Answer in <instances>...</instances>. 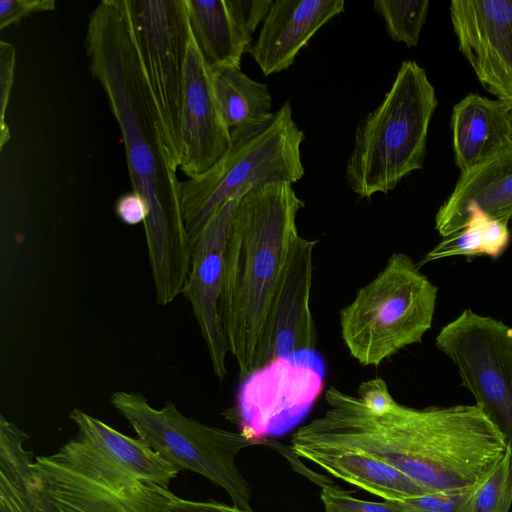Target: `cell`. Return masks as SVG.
<instances>
[{
    "label": "cell",
    "mask_w": 512,
    "mask_h": 512,
    "mask_svg": "<svg viewBox=\"0 0 512 512\" xmlns=\"http://www.w3.org/2000/svg\"><path fill=\"white\" fill-rule=\"evenodd\" d=\"M477 485L387 502L399 512H473V495Z\"/></svg>",
    "instance_id": "4316f807"
},
{
    "label": "cell",
    "mask_w": 512,
    "mask_h": 512,
    "mask_svg": "<svg viewBox=\"0 0 512 512\" xmlns=\"http://www.w3.org/2000/svg\"><path fill=\"white\" fill-rule=\"evenodd\" d=\"M512 108L499 100L468 94L454 105L451 129L455 163L468 172L512 148Z\"/></svg>",
    "instance_id": "ac0fdd59"
},
{
    "label": "cell",
    "mask_w": 512,
    "mask_h": 512,
    "mask_svg": "<svg viewBox=\"0 0 512 512\" xmlns=\"http://www.w3.org/2000/svg\"><path fill=\"white\" fill-rule=\"evenodd\" d=\"M343 0H275L249 52L265 76L287 70L300 50L330 19Z\"/></svg>",
    "instance_id": "2e32d148"
},
{
    "label": "cell",
    "mask_w": 512,
    "mask_h": 512,
    "mask_svg": "<svg viewBox=\"0 0 512 512\" xmlns=\"http://www.w3.org/2000/svg\"><path fill=\"white\" fill-rule=\"evenodd\" d=\"M317 242L299 236L294 245L256 369L297 351L315 349L316 329L310 309V296L313 250Z\"/></svg>",
    "instance_id": "9a60e30c"
},
{
    "label": "cell",
    "mask_w": 512,
    "mask_h": 512,
    "mask_svg": "<svg viewBox=\"0 0 512 512\" xmlns=\"http://www.w3.org/2000/svg\"><path fill=\"white\" fill-rule=\"evenodd\" d=\"M304 202L290 183L249 190L235 210L226 248L221 317L240 378L256 369L271 313L299 238Z\"/></svg>",
    "instance_id": "3957f363"
},
{
    "label": "cell",
    "mask_w": 512,
    "mask_h": 512,
    "mask_svg": "<svg viewBox=\"0 0 512 512\" xmlns=\"http://www.w3.org/2000/svg\"><path fill=\"white\" fill-rule=\"evenodd\" d=\"M28 436L0 416V512H41L32 485V452Z\"/></svg>",
    "instance_id": "603a6c76"
},
{
    "label": "cell",
    "mask_w": 512,
    "mask_h": 512,
    "mask_svg": "<svg viewBox=\"0 0 512 512\" xmlns=\"http://www.w3.org/2000/svg\"><path fill=\"white\" fill-rule=\"evenodd\" d=\"M473 209L505 222L512 218V148L461 173L436 214L435 229L443 238L457 233Z\"/></svg>",
    "instance_id": "e0dca14e"
},
{
    "label": "cell",
    "mask_w": 512,
    "mask_h": 512,
    "mask_svg": "<svg viewBox=\"0 0 512 512\" xmlns=\"http://www.w3.org/2000/svg\"><path fill=\"white\" fill-rule=\"evenodd\" d=\"M115 213L125 224L144 223L148 216V207L144 199L132 191L121 195L115 203Z\"/></svg>",
    "instance_id": "836d02e7"
},
{
    "label": "cell",
    "mask_w": 512,
    "mask_h": 512,
    "mask_svg": "<svg viewBox=\"0 0 512 512\" xmlns=\"http://www.w3.org/2000/svg\"><path fill=\"white\" fill-rule=\"evenodd\" d=\"M485 256L498 259L510 242L508 222L488 216L484 228Z\"/></svg>",
    "instance_id": "d6a6232c"
},
{
    "label": "cell",
    "mask_w": 512,
    "mask_h": 512,
    "mask_svg": "<svg viewBox=\"0 0 512 512\" xmlns=\"http://www.w3.org/2000/svg\"><path fill=\"white\" fill-rule=\"evenodd\" d=\"M304 137L289 101L266 122L231 130L224 155L201 175L182 182L181 208L190 239L230 199L253 188L302 179Z\"/></svg>",
    "instance_id": "5b68a950"
},
{
    "label": "cell",
    "mask_w": 512,
    "mask_h": 512,
    "mask_svg": "<svg viewBox=\"0 0 512 512\" xmlns=\"http://www.w3.org/2000/svg\"><path fill=\"white\" fill-rule=\"evenodd\" d=\"M85 49L124 142L132 190L146 202L144 221L156 301L182 293L191 239L181 208L179 164L135 40L127 0H103L91 12Z\"/></svg>",
    "instance_id": "6da1fadb"
},
{
    "label": "cell",
    "mask_w": 512,
    "mask_h": 512,
    "mask_svg": "<svg viewBox=\"0 0 512 512\" xmlns=\"http://www.w3.org/2000/svg\"><path fill=\"white\" fill-rule=\"evenodd\" d=\"M488 218L484 212L473 209L466 225L455 234L443 238L418 263V267L452 256H485L484 228Z\"/></svg>",
    "instance_id": "484cf974"
},
{
    "label": "cell",
    "mask_w": 512,
    "mask_h": 512,
    "mask_svg": "<svg viewBox=\"0 0 512 512\" xmlns=\"http://www.w3.org/2000/svg\"><path fill=\"white\" fill-rule=\"evenodd\" d=\"M319 417L295 433L299 446L364 453L400 470L431 492L479 484L508 449L504 435L474 405L407 407L383 415L332 386Z\"/></svg>",
    "instance_id": "7a4b0ae2"
},
{
    "label": "cell",
    "mask_w": 512,
    "mask_h": 512,
    "mask_svg": "<svg viewBox=\"0 0 512 512\" xmlns=\"http://www.w3.org/2000/svg\"><path fill=\"white\" fill-rule=\"evenodd\" d=\"M438 288L413 259L395 252L384 268L340 310L341 337L364 366H379L422 341L431 328Z\"/></svg>",
    "instance_id": "8992f818"
},
{
    "label": "cell",
    "mask_w": 512,
    "mask_h": 512,
    "mask_svg": "<svg viewBox=\"0 0 512 512\" xmlns=\"http://www.w3.org/2000/svg\"><path fill=\"white\" fill-rule=\"evenodd\" d=\"M275 0H225L232 22L250 48L252 34L264 22Z\"/></svg>",
    "instance_id": "83f0119b"
},
{
    "label": "cell",
    "mask_w": 512,
    "mask_h": 512,
    "mask_svg": "<svg viewBox=\"0 0 512 512\" xmlns=\"http://www.w3.org/2000/svg\"><path fill=\"white\" fill-rule=\"evenodd\" d=\"M185 2L193 41L207 67H240L249 47L234 26L225 0Z\"/></svg>",
    "instance_id": "44dd1931"
},
{
    "label": "cell",
    "mask_w": 512,
    "mask_h": 512,
    "mask_svg": "<svg viewBox=\"0 0 512 512\" xmlns=\"http://www.w3.org/2000/svg\"><path fill=\"white\" fill-rule=\"evenodd\" d=\"M375 11L384 19L387 33L407 47L418 44L424 26L428 0H374Z\"/></svg>",
    "instance_id": "cb8c5ba5"
},
{
    "label": "cell",
    "mask_w": 512,
    "mask_h": 512,
    "mask_svg": "<svg viewBox=\"0 0 512 512\" xmlns=\"http://www.w3.org/2000/svg\"><path fill=\"white\" fill-rule=\"evenodd\" d=\"M231 131L224 123L212 91L209 68L190 41L181 103L179 168L194 178L227 151Z\"/></svg>",
    "instance_id": "5bb4252c"
},
{
    "label": "cell",
    "mask_w": 512,
    "mask_h": 512,
    "mask_svg": "<svg viewBox=\"0 0 512 512\" xmlns=\"http://www.w3.org/2000/svg\"><path fill=\"white\" fill-rule=\"evenodd\" d=\"M326 366L315 349L278 358L241 379L234 407L240 433L259 444L305 418L324 388Z\"/></svg>",
    "instance_id": "30bf717a"
},
{
    "label": "cell",
    "mask_w": 512,
    "mask_h": 512,
    "mask_svg": "<svg viewBox=\"0 0 512 512\" xmlns=\"http://www.w3.org/2000/svg\"><path fill=\"white\" fill-rule=\"evenodd\" d=\"M459 50L483 87L512 108V0H454Z\"/></svg>",
    "instance_id": "4fadbf2b"
},
{
    "label": "cell",
    "mask_w": 512,
    "mask_h": 512,
    "mask_svg": "<svg viewBox=\"0 0 512 512\" xmlns=\"http://www.w3.org/2000/svg\"><path fill=\"white\" fill-rule=\"evenodd\" d=\"M435 89L415 61H404L390 90L357 125L346 165L347 186L359 197L388 193L423 166L437 106Z\"/></svg>",
    "instance_id": "277c9868"
},
{
    "label": "cell",
    "mask_w": 512,
    "mask_h": 512,
    "mask_svg": "<svg viewBox=\"0 0 512 512\" xmlns=\"http://www.w3.org/2000/svg\"><path fill=\"white\" fill-rule=\"evenodd\" d=\"M133 32L169 142L180 161V117L192 34L185 0H127Z\"/></svg>",
    "instance_id": "8fae6325"
},
{
    "label": "cell",
    "mask_w": 512,
    "mask_h": 512,
    "mask_svg": "<svg viewBox=\"0 0 512 512\" xmlns=\"http://www.w3.org/2000/svg\"><path fill=\"white\" fill-rule=\"evenodd\" d=\"M209 74L218 110L230 131L266 122L273 116L266 84L251 79L240 67L213 68Z\"/></svg>",
    "instance_id": "7402d4cb"
},
{
    "label": "cell",
    "mask_w": 512,
    "mask_h": 512,
    "mask_svg": "<svg viewBox=\"0 0 512 512\" xmlns=\"http://www.w3.org/2000/svg\"><path fill=\"white\" fill-rule=\"evenodd\" d=\"M167 512H253L217 501H191L177 497L171 502Z\"/></svg>",
    "instance_id": "e575fe53"
},
{
    "label": "cell",
    "mask_w": 512,
    "mask_h": 512,
    "mask_svg": "<svg viewBox=\"0 0 512 512\" xmlns=\"http://www.w3.org/2000/svg\"><path fill=\"white\" fill-rule=\"evenodd\" d=\"M69 417L78 428V436L143 479L168 487L181 470L144 441L128 437L79 409H73Z\"/></svg>",
    "instance_id": "ffe728a7"
},
{
    "label": "cell",
    "mask_w": 512,
    "mask_h": 512,
    "mask_svg": "<svg viewBox=\"0 0 512 512\" xmlns=\"http://www.w3.org/2000/svg\"><path fill=\"white\" fill-rule=\"evenodd\" d=\"M113 407L130 423L138 439L181 469L196 472L230 496L233 505L252 510V490L236 464L239 452L259 444L242 433L209 426L183 415L173 402L152 407L138 392L116 391Z\"/></svg>",
    "instance_id": "ba28073f"
},
{
    "label": "cell",
    "mask_w": 512,
    "mask_h": 512,
    "mask_svg": "<svg viewBox=\"0 0 512 512\" xmlns=\"http://www.w3.org/2000/svg\"><path fill=\"white\" fill-rule=\"evenodd\" d=\"M15 48L9 42L0 41V148L3 149L10 139L6 123V111L14 81Z\"/></svg>",
    "instance_id": "f546056e"
},
{
    "label": "cell",
    "mask_w": 512,
    "mask_h": 512,
    "mask_svg": "<svg viewBox=\"0 0 512 512\" xmlns=\"http://www.w3.org/2000/svg\"><path fill=\"white\" fill-rule=\"evenodd\" d=\"M511 116H512V111H511Z\"/></svg>",
    "instance_id": "d590c367"
},
{
    "label": "cell",
    "mask_w": 512,
    "mask_h": 512,
    "mask_svg": "<svg viewBox=\"0 0 512 512\" xmlns=\"http://www.w3.org/2000/svg\"><path fill=\"white\" fill-rule=\"evenodd\" d=\"M55 6L53 0H1L0 29L3 30L34 13L54 10Z\"/></svg>",
    "instance_id": "4dcf8cb0"
},
{
    "label": "cell",
    "mask_w": 512,
    "mask_h": 512,
    "mask_svg": "<svg viewBox=\"0 0 512 512\" xmlns=\"http://www.w3.org/2000/svg\"><path fill=\"white\" fill-rule=\"evenodd\" d=\"M320 498L324 512H399L387 501L372 502L355 498L331 482L324 483Z\"/></svg>",
    "instance_id": "f1b7e54d"
},
{
    "label": "cell",
    "mask_w": 512,
    "mask_h": 512,
    "mask_svg": "<svg viewBox=\"0 0 512 512\" xmlns=\"http://www.w3.org/2000/svg\"><path fill=\"white\" fill-rule=\"evenodd\" d=\"M435 340L512 453V327L465 309Z\"/></svg>",
    "instance_id": "9c48e42d"
},
{
    "label": "cell",
    "mask_w": 512,
    "mask_h": 512,
    "mask_svg": "<svg viewBox=\"0 0 512 512\" xmlns=\"http://www.w3.org/2000/svg\"><path fill=\"white\" fill-rule=\"evenodd\" d=\"M357 397L370 412L376 415L388 412L396 401L382 378L362 382L357 390Z\"/></svg>",
    "instance_id": "1f68e13d"
},
{
    "label": "cell",
    "mask_w": 512,
    "mask_h": 512,
    "mask_svg": "<svg viewBox=\"0 0 512 512\" xmlns=\"http://www.w3.org/2000/svg\"><path fill=\"white\" fill-rule=\"evenodd\" d=\"M512 508V453L508 448L476 486L473 512H509Z\"/></svg>",
    "instance_id": "d4e9b609"
},
{
    "label": "cell",
    "mask_w": 512,
    "mask_h": 512,
    "mask_svg": "<svg viewBox=\"0 0 512 512\" xmlns=\"http://www.w3.org/2000/svg\"><path fill=\"white\" fill-rule=\"evenodd\" d=\"M241 197L230 199L219 207L191 240L189 272L182 290L191 305L212 370L219 380L226 378L229 353L221 317L226 248Z\"/></svg>",
    "instance_id": "7c38bea8"
},
{
    "label": "cell",
    "mask_w": 512,
    "mask_h": 512,
    "mask_svg": "<svg viewBox=\"0 0 512 512\" xmlns=\"http://www.w3.org/2000/svg\"><path fill=\"white\" fill-rule=\"evenodd\" d=\"M291 451L334 477L384 501L402 500L431 492L392 465L358 451L313 446H291Z\"/></svg>",
    "instance_id": "d6986e66"
},
{
    "label": "cell",
    "mask_w": 512,
    "mask_h": 512,
    "mask_svg": "<svg viewBox=\"0 0 512 512\" xmlns=\"http://www.w3.org/2000/svg\"><path fill=\"white\" fill-rule=\"evenodd\" d=\"M31 469L41 512H167L178 497L80 436L36 457Z\"/></svg>",
    "instance_id": "52a82bcc"
}]
</instances>
